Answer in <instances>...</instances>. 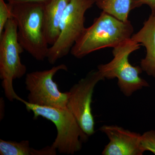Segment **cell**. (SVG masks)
I'll list each match as a JSON object with an SVG mask.
<instances>
[{
	"label": "cell",
	"mask_w": 155,
	"mask_h": 155,
	"mask_svg": "<svg viewBox=\"0 0 155 155\" xmlns=\"http://www.w3.org/2000/svg\"><path fill=\"white\" fill-rule=\"evenodd\" d=\"M67 71L64 64L51 69L27 73L25 78V88L28 91V102L35 105L58 108H67L69 91L62 92L53 78L58 71Z\"/></svg>",
	"instance_id": "obj_7"
},
{
	"label": "cell",
	"mask_w": 155,
	"mask_h": 155,
	"mask_svg": "<svg viewBox=\"0 0 155 155\" xmlns=\"http://www.w3.org/2000/svg\"><path fill=\"white\" fill-rule=\"evenodd\" d=\"M134 31L130 20L122 21L102 11L90 26L85 28L70 53L81 59L98 50L116 47L131 38Z\"/></svg>",
	"instance_id": "obj_1"
},
{
	"label": "cell",
	"mask_w": 155,
	"mask_h": 155,
	"mask_svg": "<svg viewBox=\"0 0 155 155\" xmlns=\"http://www.w3.org/2000/svg\"><path fill=\"white\" fill-rule=\"evenodd\" d=\"M94 4L95 0H70L61 18L59 37L49 49L47 58L50 64L70 52L85 29V13Z\"/></svg>",
	"instance_id": "obj_6"
},
{
	"label": "cell",
	"mask_w": 155,
	"mask_h": 155,
	"mask_svg": "<svg viewBox=\"0 0 155 155\" xmlns=\"http://www.w3.org/2000/svg\"><path fill=\"white\" fill-rule=\"evenodd\" d=\"M99 8L117 19L127 21L131 11V0H95Z\"/></svg>",
	"instance_id": "obj_13"
},
{
	"label": "cell",
	"mask_w": 155,
	"mask_h": 155,
	"mask_svg": "<svg viewBox=\"0 0 155 155\" xmlns=\"http://www.w3.org/2000/svg\"><path fill=\"white\" fill-rule=\"evenodd\" d=\"M131 39L145 48V57L140 62V67L147 75L155 78V14H150L138 32Z\"/></svg>",
	"instance_id": "obj_10"
},
{
	"label": "cell",
	"mask_w": 155,
	"mask_h": 155,
	"mask_svg": "<svg viewBox=\"0 0 155 155\" xmlns=\"http://www.w3.org/2000/svg\"><path fill=\"white\" fill-rule=\"evenodd\" d=\"M10 3H34L45 4L50 0H8Z\"/></svg>",
	"instance_id": "obj_17"
},
{
	"label": "cell",
	"mask_w": 155,
	"mask_h": 155,
	"mask_svg": "<svg viewBox=\"0 0 155 155\" xmlns=\"http://www.w3.org/2000/svg\"><path fill=\"white\" fill-rule=\"evenodd\" d=\"M100 130L107 137L109 142L102 152L103 155H142L140 134L116 125H104Z\"/></svg>",
	"instance_id": "obj_9"
},
{
	"label": "cell",
	"mask_w": 155,
	"mask_h": 155,
	"mask_svg": "<svg viewBox=\"0 0 155 155\" xmlns=\"http://www.w3.org/2000/svg\"><path fill=\"white\" fill-rule=\"evenodd\" d=\"M141 46V44L129 39L113 48L114 58L110 62L97 67L105 79H118L119 89L126 97L131 96L136 91L150 87L148 82L140 76L143 72L140 66H134L129 61L130 54L139 49Z\"/></svg>",
	"instance_id": "obj_4"
},
{
	"label": "cell",
	"mask_w": 155,
	"mask_h": 155,
	"mask_svg": "<svg viewBox=\"0 0 155 155\" xmlns=\"http://www.w3.org/2000/svg\"><path fill=\"white\" fill-rule=\"evenodd\" d=\"M11 17L17 26V37L23 49L38 61L47 58L49 48L45 34L44 4L10 3Z\"/></svg>",
	"instance_id": "obj_2"
},
{
	"label": "cell",
	"mask_w": 155,
	"mask_h": 155,
	"mask_svg": "<svg viewBox=\"0 0 155 155\" xmlns=\"http://www.w3.org/2000/svg\"><path fill=\"white\" fill-rule=\"evenodd\" d=\"M11 17L10 4H7L4 0H0V37L2 35L6 23Z\"/></svg>",
	"instance_id": "obj_15"
},
{
	"label": "cell",
	"mask_w": 155,
	"mask_h": 155,
	"mask_svg": "<svg viewBox=\"0 0 155 155\" xmlns=\"http://www.w3.org/2000/svg\"><path fill=\"white\" fill-rule=\"evenodd\" d=\"M28 112H32L34 119L40 116L51 121L55 125L57 135L51 145L61 154L73 155L81 149L82 143L88 140L77 120L67 108L43 107L32 104L20 98Z\"/></svg>",
	"instance_id": "obj_3"
},
{
	"label": "cell",
	"mask_w": 155,
	"mask_h": 155,
	"mask_svg": "<svg viewBox=\"0 0 155 155\" xmlns=\"http://www.w3.org/2000/svg\"><path fill=\"white\" fill-rule=\"evenodd\" d=\"M24 50L18 41L17 23L11 17L0 37V78L5 96L10 101L20 98L14 91L13 82L26 74V66L20 57Z\"/></svg>",
	"instance_id": "obj_5"
},
{
	"label": "cell",
	"mask_w": 155,
	"mask_h": 155,
	"mask_svg": "<svg viewBox=\"0 0 155 155\" xmlns=\"http://www.w3.org/2000/svg\"><path fill=\"white\" fill-rule=\"evenodd\" d=\"M57 150L51 146L36 150L30 147L28 140L18 142L6 141L0 140L1 155H54Z\"/></svg>",
	"instance_id": "obj_12"
},
{
	"label": "cell",
	"mask_w": 155,
	"mask_h": 155,
	"mask_svg": "<svg viewBox=\"0 0 155 155\" xmlns=\"http://www.w3.org/2000/svg\"><path fill=\"white\" fill-rule=\"evenodd\" d=\"M147 5L151 9V14H155V0H131V10Z\"/></svg>",
	"instance_id": "obj_16"
},
{
	"label": "cell",
	"mask_w": 155,
	"mask_h": 155,
	"mask_svg": "<svg viewBox=\"0 0 155 155\" xmlns=\"http://www.w3.org/2000/svg\"><path fill=\"white\" fill-rule=\"evenodd\" d=\"M69 1L50 0L44 4L45 32L49 45H54L59 37L61 18Z\"/></svg>",
	"instance_id": "obj_11"
},
{
	"label": "cell",
	"mask_w": 155,
	"mask_h": 155,
	"mask_svg": "<svg viewBox=\"0 0 155 155\" xmlns=\"http://www.w3.org/2000/svg\"><path fill=\"white\" fill-rule=\"evenodd\" d=\"M104 79L97 69L91 70L69 91L67 108L88 137L95 133V122L91 109L94 91L97 84Z\"/></svg>",
	"instance_id": "obj_8"
},
{
	"label": "cell",
	"mask_w": 155,
	"mask_h": 155,
	"mask_svg": "<svg viewBox=\"0 0 155 155\" xmlns=\"http://www.w3.org/2000/svg\"><path fill=\"white\" fill-rule=\"evenodd\" d=\"M141 145L144 152L150 151L155 155V129L141 134Z\"/></svg>",
	"instance_id": "obj_14"
}]
</instances>
